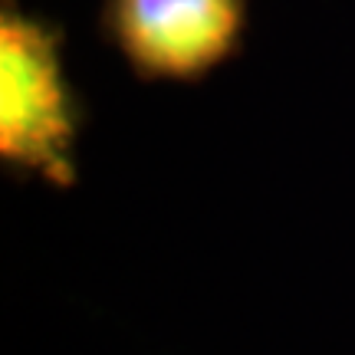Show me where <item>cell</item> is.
Masks as SVG:
<instances>
[{
	"label": "cell",
	"instance_id": "obj_1",
	"mask_svg": "<svg viewBox=\"0 0 355 355\" xmlns=\"http://www.w3.org/2000/svg\"><path fill=\"white\" fill-rule=\"evenodd\" d=\"M83 109L63 63V30L17 0L0 10V162L53 188L76 181Z\"/></svg>",
	"mask_w": 355,
	"mask_h": 355
},
{
	"label": "cell",
	"instance_id": "obj_2",
	"mask_svg": "<svg viewBox=\"0 0 355 355\" xmlns=\"http://www.w3.org/2000/svg\"><path fill=\"white\" fill-rule=\"evenodd\" d=\"M247 0H105L102 33L139 79L198 83L241 50Z\"/></svg>",
	"mask_w": 355,
	"mask_h": 355
}]
</instances>
